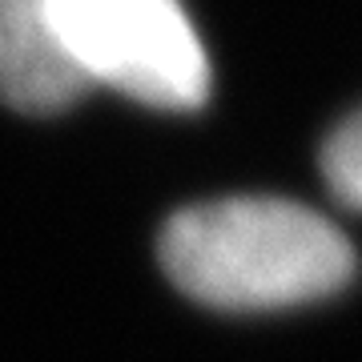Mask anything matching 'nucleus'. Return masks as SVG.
<instances>
[{
	"instance_id": "f257e3e1",
	"label": "nucleus",
	"mask_w": 362,
	"mask_h": 362,
	"mask_svg": "<svg viewBox=\"0 0 362 362\" xmlns=\"http://www.w3.org/2000/svg\"><path fill=\"white\" fill-rule=\"evenodd\" d=\"M161 266L214 310H286L338 294L354 246L318 209L286 197H221L173 214Z\"/></svg>"
},
{
	"instance_id": "f03ea898",
	"label": "nucleus",
	"mask_w": 362,
	"mask_h": 362,
	"mask_svg": "<svg viewBox=\"0 0 362 362\" xmlns=\"http://www.w3.org/2000/svg\"><path fill=\"white\" fill-rule=\"evenodd\" d=\"M85 85L189 113L209 97V57L181 0H49Z\"/></svg>"
},
{
	"instance_id": "7ed1b4c3",
	"label": "nucleus",
	"mask_w": 362,
	"mask_h": 362,
	"mask_svg": "<svg viewBox=\"0 0 362 362\" xmlns=\"http://www.w3.org/2000/svg\"><path fill=\"white\" fill-rule=\"evenodd\" d=\"M89 89L57 37L49 0H0V101L49 117Z\"/></svg>"
},
{
	"instance_id": "20e7f679",
	"label": "nucleus",
	"mask_w": 362,
	"mask_h": 362,
	"mask_svg": "<svg viewBox=\"0 0 362 362\" xmlns=\"http://www.w3.org/2000/svg\"><path fill=\"white\" fill-rule=\"evenodd\" d=\"M322 177L346 209L362 214V109L338 125L322 145Z\"/></svg>"
}]
</instances>
